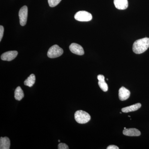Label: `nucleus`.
I'll return each mask as SVG.
<instances>
[{
  "instance_id": "1",
  "label": "nucleus",
  "mask_w": 149,
  "mask_h": 149,
  "mask_svg": "<svg viewBox=\"0 0 149 149\" xmlns=\"http://www.w3.org/2000/svg\"><path fill=\"white\" fill-rule=\"evenodd\" d=\"M149 47V38L145 37L136 40L133 43V51L136 54L145 52Z\"/></svg>"
},
{
  "instance_id": "2",
  "label": "nucleus",
  "mask_w": 149,
  "mask_h": 149,
  "mask_svg": "<svg viewBox=\"0 0 149 149\" xmlns=\"http://www.w3.org/2000/svg\"><path fill=\"white\" fill-rule=\"evenodd\" d=\"M74 119L76 122L80 124H85L90 121L91 116L88 113L82 110L75 112L74 115Z\"/></svg>"
},
{
  "instance_id": "3",
  "label": "nucleus",
  "mask_w": 149,
  "mask_h": 149,
  "mask_svg": "<svg viewBox=\"0 0 149 149\" xmlns=\"http://www.w3.org/2000/svg\"><path fill=\"white\" fill-rule=\"evenodd\" d=\"M63 53V49L57 45L51 47L48 51L47 56L50 58H54L60 56Z\"/></svg>"
},
{
  "instance_id": "4",
  "label": "nucleus",
  "mask_w": 149,
  "mask_h": 149,
  "mask_svg": "<svg viewBox=\"0 0 149 149\" xmlns=\"http://www.w3.org/2000/svg\"><path fill=\"white\" fill-rule=\"evenodd\" d=\"M74 19L77 21L88 22L91 21L93 19L92 14L86 11H80L75 14Z\"/></svg>"
},
{
  "instance_id": "5",
  "label": "nucleus",
  "mask_w": 149,
  "mask_h": 149,
  "mask_svg": "<svg viewBox=\"0 0 149 149\" xmlns=\"http://www.w3.org/2000/svg\"><path fill=\"white\" fill-rule=\"evenodd\" d=\"M27 15H28V8L27 6H24L20 8L19 12V22L21 26L25 25L27 21Z\"/></svg>"
},
{
  "instance_id": "6",
  "label": "nucleus",
  "mask_w": 149,
  "mask_h": 149,
  "mask_svg": "<svg viewBox=\"0 0 149 149\" xmlns=\"http://www.w3.org/2000/svg\"><path fill=\"white\" fill-rule=\"evenodd\" d=\"M18 52L16 51H11L6 52L1 56V59L6 61H11L16 57Z\"/></svg>"
},
{
  "instance_id": "7",
  "label": "nucleus",
  "mask_w": 149,
  "mask_h": 149,
  "mask_svg": "<svg viewBox=\"0 0 149 149\" xmlns=\"http://www.w3.org/2000/svg\"><path fill=\"white\" fill-rule=\"evenodd\" d=\"M69 49L71 52L75 54L82 56L84 55V51L82 46L76 43H72L70 46Z\"/></svg>"
},
{
  "instance_id": "8",
  "label": "nucleus",
  "mask_w": 149,
  "mask_h": 149,
  "mask_svg": "<svg viewBox=\"0 0 149 149\" xmlns=\"http://www.w3.org/2000/svg\"><path fill=\"white\" fill-rule=\"evenodd\" d=\"M130 92L125 87H122L120 88L118 92V96L120 100L125 101L128 99L130 96Z\"/></svg>"
},
{
  "instance_id": "9",
  "label": "nucleus",
  "mask_w": 149,
  "mask_h": 149,
  "mask_svg": "<svg viewBox=\"0 0 149 149\" xmlns=\"http://www.w3.org/2000/svg\"><path fill=\"white\" fill-rule=\"evenodd\" d=\"M115 6L118 10H125L128 8V0H114Z\"/></svg>"
},
{
  "instance_id": "10",
  "label": "nucleus",
  "mask_w": 149,
  "mask_h": 149,
  "mask_svg": "<svg viewBox=\"0 0 149 149\" xmlns=\"http://www.w3.org/2000/svg\"><path fill=\"white\" fill-rule=\"evenodd\" d=\"M123 135L128 136H139L141 135L140 130L136 128H126L123 130Z\"/></svg>"
},
{
  "instance_id": "11",
  "label": "nucleus",
  "mask_w": 149,
  "mask_h": 149,
  "mask_svg": "<svg viewBox=\"0 0 149 149\" xmlns=\"http://www.w3.org/2000/svg\"><path fill=\"white\" fill-rule=\"evenodd\" d=\"M99 80L98 85L101 89L104 92H107L108 90V86L105 81V77L103 75L99 74L97 76Z\"/></svg>"
},
{
  "instance_id": "12",
  "label": "nucleus",
  "mask_w": 149,
  "mask_h": 149,
  "mask_svg": "<svg viewBox=\"0 0 149 149\" xmlns=\"http://www.w3.org/2000/svg\"><path fill=\"white\" fill-rule=\"evenodd\" d=\"M10 140L8 137H1L0 139V149H9L10 148Z\"/></svg>"
},
{
  "instance_id": "13",
  "label": "nucleus",
  "mask_w": 149,
  "mask_h": 149,
  "mask_svg": "<svg viewBox=\"0 0 149 149\" xmlns=\"http://www.w3.org/2000/svg\"><path fill=\"white\" fill-rule=\"evenodd\" d=\"M141 107V103H137L132 105L123 108L121 109V111L123 113H128L130 112L136 111L139 109Z\"/></svg>"
},
{
  "instance_id": "14",
  "label": "nucleus",
  "mask_w": 149,
  "mask_h": 149,
  "mask_svg": "<svg viewBox=\"0 0 149 149\" xmlns=\"http://www.w3.org/2000/svg\"><path fill=\"white\" fill-rule=\"evenodd\" d=\"M23 91L20 87L18 86L15 91V98L17 100L20 101L24 97Z\"/></svg>"
},
{
  "instance_id": "15",
  "label": "nucleus",
  "mask_w": 149,
  "mask_h": 149,
  "mask_svg": "<svg viewBox=\"0 0 149 149\" xmlns=\"http://www.w3.org/2000/svg\"><path fill=\"white\" fill-rule=\"evenodd\" d=\"M35 74H32L29 75V77H27V79L24 81V85L28 86L29 87H32L35 83Z\"/></svg>"
},
{
  "instance_id": "16",
  "label": "nucleus",
  "mask_w": 149,
  "mask_h": 149,
  "mask_svg": "<svg viewBox=\"0 0 149 149\" xmlns=\"http://www.w3.org/2000/svg\"><path fill=\"white\" fill-rule=\"evenodd\" d=\"M61 1V0H48L49 6L51 7H54L57 6Z\"/></svg>"
},
{
  "instance_id": "17",
  "label": "nucleus",
  "mask_w": 149,
  "mask_h": 149,
  "mask_svg": "<svg viewBox=\"0 0 149 149\" xmlns=\"http://www.w3.org/2000/svg\"><path fill=\"white\" fill-rule=\"evenodd\" d=\"M58 149H68V146L66 144L63 143H60L58 145Z\"/></svg>"
},
{
  "instance_id": "18",
  "label": "nucleus",
  "mask_w": 149,
  "mask_h": 149,
  "mask_svg": "<svg viewBox=\"0 0 149 149\" xmlns=\"http://www.w3.org/2000/svg\"><path fill=\"white\" fill-rule=\"evenodd\" d=\"M4 27L2 25L0 26V42L1 41L4 33Z\"/></svg>"
},
{
  "instance_id": "19",
  "label": "nucleus",
  "mask_w": 149,
  "mask_h": 149,
  "mask_svg": "<svg viewBox=\"0 0 149 149\" xmlns=\"http://www.w3.org/2000/svg\"><path fill=\"white\" fill-rule=\"evenodd\" d=\"M107 149H119V148L114 145H110L107 148Z\"/></svg>"
},
{
  "instance_id": "20",
  "label": "nucleus",
  "mask_w": 149,
  "mask_h": 149,
  "mask_svg": "<svg viewBox=\"0 0 149 149\" xmlns=\"http://www.w3.org/2000/svg\"><path fill=\"white\" fill-rule=\"evenodd\" d=\"M60 140H58V142H59V143H60Z\"/></svg>"
},
{
  "instance_id": "21",
  "label": "nucleus",
  "mask_w": 149,
  "mask_h": 149,
  "mask_svg": "<svg viewBox=\"0 0 149 149\" xmlns=\"http://www.w3.org/2000/svg\"><path fill=\"white\" fill-rule=\"evenodd\" d=\"M126 128H125V127H124V129H126Z\"/></svg>"
}]
</instances>
